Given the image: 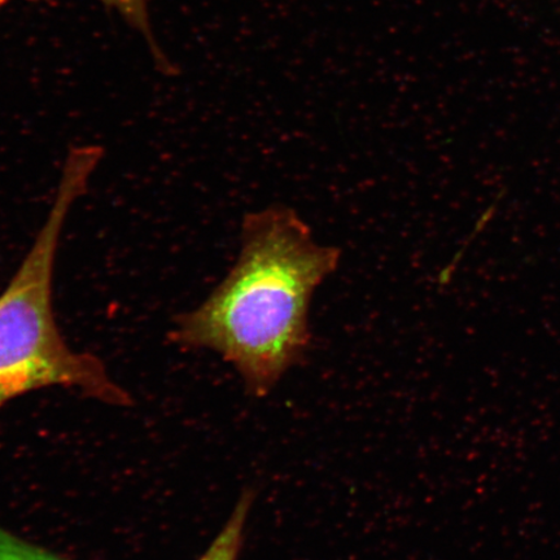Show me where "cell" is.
<instances>
[{
    "instance_id": "obj_1",
    "label": "cell",
    "mask_w": 560,
    "mask_h": 560,
    "mask_svg": "<svg viewBox=\"0 0 560 560\" xmlns=\"http://www.w3.org/2000/svg\"><path fill=\"white\" fill-rule=\"evenodd\" d=\"M341 250L322 245L296 210L245 215L240 257L208 299L180 314L177 345L219 353L262 398L310 352L315 290L338 269Z\"/></svg>"
},
{
    "instance_id": "obj_2",
    "label": "cell",
    "mask_w": 560,
    "mask_h": 560,
    "mask_svg": "<svg viewBox=\"0 0 560 560\" xmlns=\"http://www.w3.org/2000/svg\"><path fill=\"white\" fill-rule=\"evenodd\" d=\"M102 158V150L93 144L69 150L45 225L0 295V408L27 392L54 385L109 405L131 404L100 359L68 347L52 306L54 266L62 228Z\"/></svg>"
},
{
    "instance_id": "obj_3",
    "label": "cell",
    "mask_w": 560,
    "mask_h": 560,
    "mask_svg": "<svg viewBox=\"0 0 560 560\" xmlns=\"http://www.w3.org/2000/svg\"><path fill=\"white\" fill-rule=\"evenodd\" d=\"M255 499L256 492L254 489L243 490L233 513L229 516V521L199 560H240L245 537V525H247Z\"/></svg>"
},
{
    "instance_id": "obj_4",
    "label": "cell",
    "mask_w": 560,
    "mask_h": 560,
    "mask_svg": "<svg viewBox=\"0 0 560 560\" xmlns=\"http://www.w3.org/2000/svg\"><path fill=\"white\" fill-rule=\"evenodd\" d=\"M107 9L115 11L120 15L132 30L143 35L153 55H155L159 65H167L163 54L153 38L149 0H101Z\"/></svg>"
},
{
    "instance_id": "obj_5",
    "label": "cell",
    "mask_w": 560,
    "mask_h": 560,
    "mask_svg": "<svg viewBox=\"0 0 560 560\" xmlns=\"http://www.w3.org/2000/svg\"><path fill=\"white\" fill-rule=\"evenodd\" d=\"M0 560H67L0 527Z\"/></svg>"
},
{
    "instance_id": "obj_6",
    "label": "cell",
    "mask_w": 560,
    "mask_h": 560,
    "mask_svg": "<svg viewBox=\"0 0 560 560\" xmlns=\"http://www.w3.org/2000/svg\"><path fill=\"white\" fill-rule=\"evenodd\" d=\"M11 2V0H0V10L3 9V7H5L7 4H9Z\"/></svg>"
}]
</instances>
